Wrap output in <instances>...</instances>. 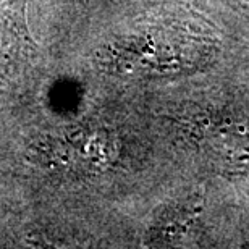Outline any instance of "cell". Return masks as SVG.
Instances as JSON below:
<instances>
[{"label":"cell","mask_w":249,"mask_h":249,"mask_svg":"<svg viewBox=\"0 0 249 249\" xmlns=\"http://www.w3.org/2000/svg\"><path fill=\"white\" fill-rule=\"evenodd\" d=\"M202 212V197L199 194L178 202L170 209L165 215L162 225L163 241H180L188 231H191L193 225H196L199 215Z\"/></svg>","instance_id":"obj_1"},{"label":"cell","mask_w":249,"mask_h":249,"mask_svg":"<svg viewBox=\"0 0 249 249\" xmlns=\"http://www.w3.org/2000/svg\"><path fill=\"white\" fill-rule=\"evenodd\" d=\"M246 2H248V3H249V0H246Z\"/></svg>","instance_id":"obj_2"}]
</instances>
